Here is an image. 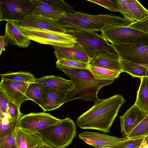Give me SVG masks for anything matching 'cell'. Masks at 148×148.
Here are the masks:
<instances>
[{
    "mask_svg": "<svg viewBox=\"0 0 148 148\" xmlns=\"http://www.w3.org/2000/svg\"><path fill=\"white\" fill-rule=\"evenodd\" d=\"M54 53L58 60L61 59L82 61L89 63V59L77 42L72 47L53 46Z\"/></svg>",
    "mask_w": 148,
    "mask_h": 148,
    "instance_id": "19",
    "label": "cell"
},
{
    "mask_svg": "<svg viewBox=\"0 0 148 148\" xmlns=\"http://www.w3.org/2000/svg\"><path fill=\"white\" fill-rule=\"evenodd\" d=\"M1 80H10L32 83L36 78L34 75L28 72L20 71L17 72L7 73L0 74Z\"/></svg>",
    "mask_w": 148,
    "mask_h": 148,
    "instance_id": "26",
    "label": "cell"
},
{
    "mask_svg": "<svg viewBox=\"0 0 148 148\" xmlns=\"http://www.w3.org/2000/svg\"><path fill=\"white\" fill-rule=\"evenodd\" d=\"M0 113L5 114L8 113V99L0 91Z\"/></svg>",
    "mask_w": 148,
    "mask_h": 148,
    "instance_id": "38",
    "label": "cell"
},
{
    "mask_svg": "<svg viewBox=\"0 0 148 148\" xmlns=\"http://www.w3.org/2000/svg\"><path fill=\"white\" fill-rule=\"evenodd\" d=\"M36 8L31 0H1L0 21L16 22L32 14Z\"/></svg>",
    "mask_w": 148,
    "mask_h": 148,
    "instance_id": "8",
    "label": "cell"
},
{
    "mask_svg": "<svg viewBox=\"0 0 148 148\" xmlns=\"http://www.w3.org/2000/svg\"><path fill=\"white\" fill-rule=\"evenodd\" d=\"M125 102L123 97L119 95L99 99L77 119L75 123L82 129H95L109 133L120 107Z\"/></svg>",
    "mask_w": 148,
    "mask_h": 148,
    "instance_id": "1",
    "label": "cell"
},
{
    "mask_svg": "<svg viewBox=\"0 0 148 148\" xmlns=\"http://www.w3.org/2000/svg\"><path fill=\"white\" fill-rule=\"evenodd\" d=\"M30 83L10 80H1L0 91L4 96L19 108L24 101L31 100L26 95L27 89Z\"/></svg>",
    "mask_w": 148,
    "mask_h": 148,
    "instance_id": "11",
    "label": "cell"
},
{
    "mask_svg": "<svg viewBox=\"0 0 148 148\" xmlns=\"http://www.w3.org/2000/svg\"><path fill=\"white\" fill-rule=\"evenodd\" d=\"M120 62L123 72L140 79L146 76L147 68L145 66L124 60H121Z\"/></svg>",
    "mask_w": 148,
    "mask_h": 148,
    "instance_id": "23",
    "label": "cell"
},
{
    "mask_svg": "<svg viewBox=\"0 0 148 148\" xmlns=\"http://www.w3.org/2000/svg\"><path fill=\"white\" fill-rule=\"evenodd\" d=\"M42 148H56L52 146L49 145L46 142L44 141Z\"/></svg>",
    "mask_w": 148,
    "mask_h": 148,
    "instance_id": "40",
    "label": "cell"
},
{
    "mask_svg": "<svg viewBox=\"0 0 148 148\" xmlns=\"http://www.w3.org/2000/svg\"><path fill=\"white\" fill-rule=\"evenodd\" d=\"M43 2L51 4L64 12L66 13H73L75 11L73 7L62 0H41Z\"/></svg>",
    "mask_w": 148,
    "mask_h": 148,
    "instance_id": "33",
    "label": "cell"
},
{
    "mask_svg": "<svg viewBox=\"0 0 148 148\" xmlns=\"http://www.w3.org/2000/svg\"><path fill=\"white\" fill-rule=\"evenodd\" d=\"M101 35L113 45L148 43V34L128 27L110 26L101 31Z\"/></svg>",
    "mask_w": 148,
    "mask_h": 148,
    "instance_id": "7",
    "label": "cell"
},
{
    "mask_svg": "<svg viewBox=\"0 0 148 148\" xmlns=\"http://www.w3.org/2000/svg\"><path fill=\"white\" fill-rule=\"evenodd\" d=\"M55 21L66 30L96 32L110 26L128 27L130 24L125 18L113 14L92 15L79 11L66 13Z\"/></svg>",
    "mask_w": 148,
    "mask_h": 148,
    "instance_id": "3",
    "label": "cell"
},
{
    "mask_svg": "<svg viewBox=\"0 0 148 148\" xmlns=\"http://www.w3.org/2000/svg\"><path fill=\"white\" fill-rule=\"evenodd\" d=\"M25 95L31 100L34 101L40 106L46 101L45 95L43 89L35 82L29 84Z\"/></svg>",
    "mask_w": 148,
    "mask_h": 148,
    "instance_id": "24",
    "label": "cell"
},
{
    "mask_svg": "<svg viewBox=\"0 0 148 148\" xmlns=\"http://www.w3.org/2000/svg\"><path fill=\"white\" fill-rule=\"evenodd\" d=\"M111 45L121 60L144 66L148 65V43Z\"/></svg>",
    "mask_w": 148,
    "mask_h": 148,
    "instance_id": "9",
    "label": "cell"
},
{
    "mask_svg": "<svg viewBox=\"0 0 148 148\" xmlns=\"http://www.w3.org/2000/svg\"><path fill=\"white\" fill-rule=\"evenodd\" d=\"M118 55L105 51L99 53L93 58L90 59L89 66L100 67L112 70L123 72Z\"/></svg>",
    "mask_w": 148,
    "mask_h": 148,
    "instance_id": "15",
    "label": "cell"
},
{
    "mask_svg": "<svg viewBox=\"0 0 148 148\" xmlns=\"http://www.w3.org/2000/svg\"><path fill=\"white\" fill-rule=\"evenodd\" d=\"M79 139L95 148L118 146L127 139L119 138L106 134L90 131L82 132L78 135Z\"/></svg>",
    "mask_w": 148,
    "mask_h": 148,
    "instance_id": "13",
    "label": "cell"
},
{
    "mask_svg": "<svg viewBox=\"0 0 148 148\" xmlns=\"http://www.w3.org/2000/svg\"><path fill=\"white\" fill-rule=\"evenodd\" d=\"M134 105L148 114V76L141 79Z\"/></svg>",
    "mask_w": 148,
    "mask_h": 148,
    "instance_id": "22",
    "label": "cell"
},
{
    "mask_svg": "<svg viewBox=\"0 0 148 148\" xmlns=\"http://www.w3.org/2000/svg\"><path fill=\"white\" fill-rule=\"evenodd\" d=\"M101 148H116L115 147H103Z\"/></svg>",
    "mask_w": 148,
    "mask_h": 148,
    "instance_id": "42",
    "label": "cell"
},
{
    "mask_svg": "<svg viewBox=\"0 0 148 148\" xmlns=\"http://www.w3.org/2000/svg\"><path fill=\"white\" fill-rule=\"evenodd\" d=\"M9 44L8 42L6 39L5 35L1 36H0V55L3 51L5 50V47Z\"/></svg>",
    "mask_w": 148,
    "mask_h": 148,
    "instance_id": "39",
    "label": "cell"
},
{
    "mask_svg": "<svg viewBox=\"0 0 148 148\" xmlns=\"http://www.w3.org/2000/svg\"><path fill=\"white\" fill-rule=\"evenodd\" d=\"M148 137V115L130 133L126 139Z\"/></svg>",
    "mask_w": 148,
    "mask_h": 148,
    "instance_id": "29",
    "label": "cell"
},
{
    "mask_svg": "<svg viewBox=\"0 0 148 148\" xmlns=\"http://www.w3.org/2000/svg\"><path fill=\"white\" fill-rule=\"evenodd\" d=\"M16 124L12 121L8 113H0V137H7L13 132Z\"/></svg>",
    "mask_w": 148,
    "mask_h": 148,
    "instance_id": "28",
    "label": "cell"
},
{
    "mask_svg": "<svg viewBox=\"0 0 148 148\" xmlns=\"http://www.w3.org/2000/svg\"><path fill=\"white\" fill-rule=\"evenodd\" d=\"M0 148H17L14 132L7 137H0Z\"/></svg>",
    "mask_w": 148,
    "mask_h": 148,
    "instance_id": "36",
    "label": "cell"
},
{
    "mask_svg": "<svg viewBox=\"0 0 148 148\" xmlns=\"http://www.w3.org/2000/svg\"><path fill=\"white\" fill-rule=\"evenodd\" d=\"M98 32L66 30V33L76 38L77 42L82 47L89 59L94 58L100 52L105 51L118 55L110 44Z\"/></svg>",
    "mask_w": 148,
    "mask_h": 148,
    "instance_id": "5",
    "label": "cell"
},
{
    "mask_svg": "<svg viewBox=\"0 0 148 148\" xmlns=\"http://www.w3.org/2000/svg\"><path fill=\"white\" fill-rule=\"evenodd\" d=\"M104 7L111 11L120 12L116 0H87Z\"/></svg>",
    "mask_w": 148,
    "mask_h": 148,
    "instance_id": "34",
    "label": "cell"
},
{
    "mask_svg": "<svg viewBox=\"0 0 148 148\" xmlns=\"http://www.w3.org/2000/svg\"><path fill=\"white\" fill-rule=\"evenodd\" d=\"M36 8L32 14L57 21L62 15L66 14L61 10L41 0H31Z\"/></svg>",
    "mask_w": 148,
    "mask_h": 148,
    "instance_id": "21",
    "label": "cell"
},
{
    "mask_svg": "<svg viewBox=\"0 0 148 148\" xmlns=\"http://www.w3.org/2000/svg\"><path fill=\"white\" fill-rule=\"evenodd\" d=\"M145 138L127 139L116 148H141L147 143Z\"/></svg>",
    "mask_w": 148,
    "mask_h": 148,
    "instance_id": "30",
    "label": "cell"
},
{
    "mask_svg": "<svg viewBox=\"0 0 148 148\" xmlns=\"http://www.w3.org/2000/svg\"><path fill=\"white\" fill-rule=\"evenodd\" d=\"M5 35L10 45H14L21 48H27L31 43V40L23 35L19 25L14 21L7 22Z\"/></svg>",
    "mask_w": 148,
    "mask_h": 148,
    "instance_id": "17",
    "label": "cell"
},
{
    "mask_svg": "<svg viewBox=\"0 0 148 148\" xmlns=\"http://www.w3.org/2000/svg\"><path fill=\"white\" fill-rule=\"evenodd\" d=\"M56 66L65 73L75 86L74 90L67 93L65 103L78 99L95 102L99 99L97 95L99 90L114 81L95 79L88 69L73 68L58 63Z\"/></svg>",
    "mask_w": 148,
    "mask_h": 148,
    "instance_id": "2",
    "label": "cell"
},
{
    "mask_svg": "<svg viewBox=\"0 0 148 148\" xmlns=\"http://www.w3.org/2000/svg\"><path fill=\"white\" fill-rule=\"evenodd\" d=\"M133 18L135 21H140L148 16V10L137 0H127Z\"/></svg>",
    "mask_w": 148,
    "mask_h": 148,
    "instance_id": "27",
    "label": "cell"
},
{
    "mask_svg": "<svg viewBox=\"0 0 148 148\" xmlns=\"http://www.w3.org/2000/svg\"><path fill=\"white\" fill-rule=\"evenodd\" d=\"M19 27L27 38L42 44L70 47L77 43L75 38L67 33Z\"/></svg>",
    "mask_w": 148,
    "mask_h": 148,
    "instance_id": "6",
    "label": "cell"
},
{
    "mask_svg": "<svg viewBox=\"0 0 148 148\" xmlns=\"http://www.w3.org/2000/svg\"><path fill=\"white\" fill-rule=\"evenodd\" d=\"M147 68V71L146 74V76H148V65L145 66Z\"/></svg>",
    "mask_w": 148,
    "mask_h": 148,
    "instance_id": "43",
    "label": "cell"
},
{
    "mask_svg": "<svg viewBox=\"0 0 148 148\" xmlns=\"http://www.w3.org/2000/svg\"><path fill=\"white\" fill-rule=\"evenodd\" d=\"M14 133L17 148H42L44 141L37 133L17 128Z\"/></svg>",
    "mask_w": 148,
    "mask_h": 148,
    "instance_id": "16",
    "label": "cell"
},
{
    "mask_svg": "<svg viewBox=\"0 0 148 148\" xmlns=\"http://www.w3.org/2000/svg\"><path fill=\"white\" fill-rule=\"evenodd\" d=\"M16 22L19 26L66 33V30L55 21L33 14L28 15L23 19Z\"/></svg>",
    "mask_w": 148,
    "mask_h": 148,
    "instance_id": "12",
    "label": "cell"
},
{
    "mask_svg": "<svg viewBox=\"0 0 148 148\" xmlns=\"http://www.w3.org/2000/svg\"><path fill=\"white\" fill-rule=\"evenodd\" d=\"M36 133L49 145L56 148H65L71 144L77 132L75 123L66 118Z\"/></svg>",
    "mask_w": 148,
    "mask_h": 148,
    "instance_id": "4",
    "label": "cell"
},
{
    "mask_svg": "<svg viewBox=\"0 0 148 148\" xmlns=\"http://www.w3.org/2000/svg\"><path fill=\"white\" fill-rule=\"evenodd\" d=\"M148 114L134 104L120 116L121 134L126 138Z\"/></svg>",
    "mask_w": 148,
    "mask_h": 148,
    "instance_id": "14",
    "label": "cell"
},
{
    "mask_svg": "<svg viewBox=\"0 0 148 148\" xmlns=\"http://www.w3.org/2000/svg\"><path fill=\"white\" fill-rule=\"evenodd\" d=\"M88 68L95 78L98 79L115 80L121 73L119 71L100 67L89 66Z\"/></svg>",
    "mask_w": 148,
    "mask_h": 148,
    "instance_id": "25",
    "label": "cell"
},
{
    "mask_svg": "<svg viewBox=\"0 0 148 148\" xmlns=\"http://www.w3.org/2000/svg\"><path fill=\"white\" fill-rule=\"evenodd\" d=\"M118 7L125 19L132 23L135 21L134 20L127 0H116Z\"/></svg>",
    "mask_w": 148,
    "mask_h": 148,
    "instance_id": "31",
    "label": "cell"
},
{
    "mask_svg": "<svg viewBox=\"0 0 148 148\" xmlns=\"http://www.w3.org/2000/svg\"><path fill=\"white\" fill-rule=\"evenodd\" d=\"M146 139L147 140V141L148 142V137L146 138Z\"/></svg>",
    "mask_w": 148,
    "mask_h": 148,
    "instance_id": "44",
    "label": "cell"
},
{
    "mask_svg": "<svg viewBox=\"0 0 148 148\" xmlns=\"http://www.w3.org/2000/svg\"><path fill=\"white\" fill-rule=\"evenodd\" d=\"M56 63L60 64L70 67L87 69L89 63L82 61L61 59L57 60Z\"/></svg>",
    "mask_w": 148,
    "mask_h": 148,
    "instance_id": "32",
    "label": "cell"
},
{
    "mask_svg": "<svg viewBox=\"0 0 148 148\" xmlns=\"http://www.w3.org/2000/svg\"><path fill=\"white\" fill-rule=\"evenodd\" d=\"M35 82L41 88H51L68 92L75 88V86L71 80L62 78L58 76L52 75L44 76L36 78Z\"/></svg>",
    "mask_w": 148,
    "mask_h": 148,
    "instance_id": "18",
    "label": "cell"
},
{
    "mask_svg": "<svg viewBox=\"0 0 148 148\" xmlns=\"http://www.w3.org/2000/svg\"><path fill=\"white\" fill-rule=\"evenodd\" d=\"M42 89H43L45 95L46 101L40 107L44 112L56 109L65 103L66 92L51 88Z\"/></svg>",
    "mask_w": 148,
    "mask_h": 148,
    "instance_id": "20",
    "label": "cell"
},
{
    "mask_svg": "<svg viewBox=\"0 0 148 148\" xmlns=\"http://www.w3.org/2000/svg\"><path fill=\"white\" fill-rule=\"evenodd\" d=\"M61 120L48 113H32L21 117L16 124L15 128L36 133Z\"/></svg>",
    "mask_w": 148,
    "mask_h": 148,
    "instance_id": "10",
    "label": "cell"
},
{
    "mask_svg": "<svg viewBox=\"0 0 148 148\" xmlns=\"http://www.w3.org/2000/svg\"><path fill=\"white\" fill-rule=\"evenodd\" d=\"M73 148H75V146H74Z\"/></svg>",
    "mask_w": 148,
    "mask_h": 148,
    "instance_id": "45",
    "label": "cell"
},
{
    "mask_svg": "<svg viewBox=\"0 0 148 148\" xmlns=\"http://www.w3.org/2000/svg\"><path fill=\"white\" fill-rule=\"evenodd\" d=\"M128 27L137 29L148 34V16L142 20L130 23Z\"/></svg>",
    "mask_w": 148,
    "mask_h": 148,
    "instance_id": "37",
    "label": "cell"
},
{
    "mask_svg": "<svg viewBox=\"0 0 148 148\" xmlns=\"http://www.w3.org/2000/svg\"><path fill=\"white\" fill-rule=\"evenodd\" d=\"M141 148H148V143H147L145 146Z\"/></svg>",
    "mask_w": 148,
    "mask_h": 148,
    "instance_id": "41",
    "label": "cell"
},
{
    "mask_svg": "<svg viewBox=\"0 0 148 148\" xmlns=\"http://www.w3.org/2000/svg\"><path fill=\"white\" fill-rule=\"evenodd\" d=\"M8 113L12 121L16 124L21 117L20 108L14 103L8 99Z\"/></svg>",
    "mask_w": 148,
    "mask_h": 148,
    "instance_id": "35",
    "label": "cell"
}]
</instances>
